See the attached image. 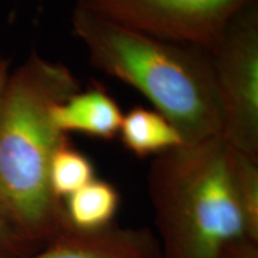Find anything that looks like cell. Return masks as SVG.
Returning a JSON list of instances; mask_svg holds the SVG:
<instances>
[{
  "instance_id": "obj_1",
  "label": "cell",
  "mask_w": 258,
  "mask_h": 258,
  "mask_svg": "<svg viewBox=\"0 0 258 258\" xmlns=\"http://www.w3.org/2000/svg\"><path fill=\"white\" fill-rule=\"evenodd\" d=\"M79 90L69 67L35 50L9 74L0 104V212L28 233L69 226L49 186L50 159L66 137L51 108Z\"/></svg>"
},
{
  "instance_id": "obj_2",
  "label": "cell",
  "mask_w": 258,
  "mask_h": 258,
  "mask_svg": "<svg viewBox=\"0 0 258 258\" xmlns=\"http://www.w3.org/2000/svg\"><path fill=\"white\" fill-rule=\"evenodd\" d=\"M72 28L92 66L143 93L185 144L221 134L208 51L125 28L77 6Z\"/></svg>"
},
{
  "instance_id": "obj_3",
  "label": "cell",
  "mask_w": 258,
  "mask_h": 258,
  "mask_svg": "<svg viewBox=\"0 0 258 258\" xmlns=\"http://www.w3.org/2000/svg\"><path fill=\"white\" fill-rule=\"evenodd\" d=\"M147 188L161 258H218L232 241L249 238L232 147L221 134L158 154Z\"/></svg>"
},
{
  "instance_id": "obj_4",
  "label": "cell",
  "mask_w": 258,
  "mask_h": 258,
  "mask_svg": "<svg viewBox=\"0 0 258 258\" xmlns=\"http://www.w3.org/2000/svg\"><path fill=\"white\" fill-rule=\"evenodd\" d=\"M228 145L258 161V3L252 0L226 25L209 51Z\"/></svg>"
},
{
  "instance_id": "obj_5",
  "label": "cell",
  "mask_w": 258,
  "mask_h": 258,
  "mask_svg": "<svg viewBox=\"0 0 258 258\" xmlns=\"http://www.w3.org/2000/svg\"><path fill=\"white\" fill-rule=\"evenodd\" d=\"M252 0H77V8L161 40L211 51Z\"/></svg>"
},
{
  "instance_id": "obj_6",
  "label": "cell",
  "mask_w": 258,
  "mask_h": 258,
  "mask_svg": "<svg viewBox=\"0 0 258 258\" xmlns=\"http://www.w3.org/2000/svg\"><path fill=\"white\" fill-rule=\"evenodd\" d=\"M30 258H161L146 232L109 228L82 232L66 228L53 246Z\"/></svg>"
},
{
  "instance_id": "obj_7",
  "label": "cell",
  "mask_w": 258,
  "mask_h": 258,
  "mask_svg": "<svg viewBox=\"0 0 258 258\" xmlns=\"http://www.w3.org/2000/svg\"><path fill=\"white\" fill-rule=\"evenodd\" d=\"M122 118L120 105L97 83L51 108V120L60 133H79L102 140L117 137Z\"/></svg>"
},
{
  "instance_id": "obj_8",
  "label": "cell",
  "mask_w": 258,
  "mask_h": 258,
  "mask_svg": "<svg viewBox=\"0 0 258 258\" xmlns=\"http://www.w3.org/2000/svg\"><path fill=\"white\" fill-rule=\"evenodd\" d=\"M118 137L128 151L140 158L158 156L185 144L169 118L144 106H134L123 114Z\"/></svg>"
},
{
  "instance_id": "obj_9",
  "label": "cell",
  "mask_w": 258,
  "mask_h": 258,
  "mask_svg": "<svg viewBox=\"0 0 258 258\" xmlns=\"http://www.w3.org/2000/svg\"><path fill=\"white\" fill-rule=\"evenodd\" d=\"M120 206V194L102 179L91 182L64 199V219L71 228L96 232L109 227Z\"/></svg>"
},
{
  "instance_id": "obj_10",
  "label": "cell",
  "mask_w": 258,
  "mask_h": 258,
  "mask_svg": "<svg viewBox=\"0 0 258 258\" xmlns=\"http://www.w3.org/2000/svg\"><path fill=\"white\" fill-rule=\"evenodd\" d=\"M95 179L92 161L63 138L49 164V186L56 200L69 198Z\"/></svg>"
},
{
  "instance_id": "obj_11",
  "label": "cell",
  "mask_w": 258,
  "mask_h": 258,
  "mask_svg": "<svg viewBox=\"0 0 258 258\" xmlns=\"http://www.w3.org/2000/svg\"><path fill=\"white\" fill-rule=\"evenodd\" d=\"M232 147V146H231ZM232 161L241 211L246 220L249 238L258 241V166L253 160L232 147Z\"/></svg>"
},
{
  "instance_id": "obj_12",
  "label": "cell",
  "mask_w": 258,
  "mask_h": 258,
  "mask_svg": "<svg viewBox=\"0 0 258 258\" xmlns=\"http://www.w3.org/2000/svg\"><path fill=\"white\" fill-rule=\"evenodd\" d=\"M218 258H258L257 243L249 238L232 241L225 246Z\"/></svg>"
},
{
  "instance_id": "obj_13",
  "label": "cell",
  "mask_w": 258,
  "mask_h": 258,
  "mask_svg": "<svg viewBox=\"0 0 258 258\" xmlns=\"http://www.w3.org/2000/svg\"><path fill=\"white\" fill-rule=\"evenodd\" d=\"M10 72H11V70H10L9 60L4 59V57H0V104H2L3 93H4V89Z\"/></svg>"
},
{
  "instance_id": "obj_14",
  "label": "cell",
  "mask_w": 258,
  "mask_h": 258,
  "mask_svg": "<svg viewBox=\"0 0 258 258\" xmlns=\"http://www.w3.org/2000/svg\"><path fill=\"white\" fill-rule=\"evenodd\" d=\"M11 234V230H10L9 220L5 218V215L0 212V243L8 239L9 235Z\"/></svg>"
}]
</instances>
